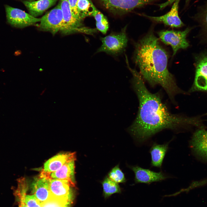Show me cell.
I'll list each match as a JSON object with an SVG mask.
<instances>
[{
    "label": "cell",
    "instance_id": "obj_1",
    "mask_svg": "<svg viewBox=\"0 0 207 207\" xmlns=\"http://www.w3.org/2000/svg\"><path fill=\"white\" fill-rule=\"evenodd\" d=\"M132 83L137 96L139 107L137 116L129 128V132L138 141L143 142L166 129H177L187 124H195V120L170 113L159 94L147 89L139 72L130 67Z\"/></svg>",
    "mask_w": 207,
    "mask_h": 207
},
{
    "label": "cell",
    "instance_id": "obj_2",
    "mask_svg": "<svg viewBox=\"0 0 207 207\" xmlns=\"http://www.w3.org/2000/svg\"><path fill=\"white\" fill-rule=\"evenodd\" d=\"M133 60L143 79L150 85H160L170 98L181 92L167 68L168 55L152 31L135 44Z\"/></svg>",
    "mask_w": 207,
    "mask_h": 207
},
{
    "label": "cell",
    "instance_id": "obj_3",
    "mask_svg": "<svg viewBox=\"0 0 207 207\" xmlns=\"http://www.w3.org/2000/svg\"><path fill=\"white\" fill-rule=\"evenodd\" d=\"M63 14L64 24L60 31L64 35L76 33H81L93 35L96 32L95 28L86 27L82 22L76 18L71 12L68 0H60Z\"/></svg>",
    "mask_w": 207,
    "mask_h": 207
},
{
    "label": "cell",
    "instance_id": "obj_4",
    "mask_svg": "<svg viewBox=\"0 0 207 207\" xmlns=\"http://www.w3.org/2000/svg\"><path fill=\"white\" fill-rule=\"evenodd\" d=\"M125 26L118 32H113L103 37H101L102 44L97 53L104 52L116 55L122 53L127 45L128 39Z\"/></svg>",
    "mask_w": 207,
    "mask_h": 207
},
{
    "label": "cell",
    "instance_id": "obj_5",
    "mask_svg": "<svg viewBox=\"0 0 207 207\" xmlns=\"http://www.w3.org/2000/svg\"><path fill=\"white\" fill-rule=\"evenodd\" d=\"M157 0H100L104 7L110 12L118 14L129 12Z\"/></svg>",
    "mask_w": 207,
    "mask_h": 207
},
{
    "label": "cell",
    "instance_id": "obj_6",
    "mask_svg": "<svg viewBox=\"0 0 207 207\" xmlns=\"http://www.w3.org/2000/svg\"><path fill=\"white\" fill-rule=\"evenodd\" d=\"M40 22L39 28L41 30L50 32L53 35L60 31L64 20L60 1L55 7L41 17Z\"/></svg>",
    "mask_w": 207,
    "mask_h": 207
},
{
    "label": "cell",
    "instance_id": "obj_7",
    "mask_svg": "<svg viewBox=\"0 0 207 207\" xmlns=\"http://www.w3.org/2000/svg\"><path fill=\"white\" fill-rule=\"evenodd\" d=\"M190 29L187 28L183 31L162 30L158 32L161 40L164 44L172 47L175 55L180 49H184L189 46L186 39V36Z\"/></svg>",
    "mask_w": 207,
    "mask_h": 207
},
{
    "label": "cell",
    "instance_id": "obj_8",
    "mask_svg": "<svg viewBox=\"0 0 207 207\" xmlns=\"http://www.w3.org/2000/svg\"><path fill=\"white\" fill-rule=\"evenodd\" d=\"M7 18L8 23L18 28H24L40 22L41 18L33 16L18 8L8 5L5 6Z\"/></svg>",
    "mask_w": 207,
    "mask_h": 207
},
{
    "label": "cell",
    "instance_id": "obj_9",
    "mask_svg": "<svg viewBox=\"0 0 207 207\" xmlns=\"http://www.w3.org/2000/svg\"><path fill=\"white\" fill-rule=\"evenodd\" d=\"M129 167L134 173V181L136 183L150 184L154 182L161 181L168 178L161 171L155 172L137 166H129Z\"/></svg>",
    "mask_w": 207,
    "mask_h": 207
},
{
    "label": "cell",
    "instance_id": "obj_10",
    "mask_svg": "<svg viewBox=\"0 0 207 207\" xmlns=\"http://www.w3.org/2000/svg\"><path fill=\"white\" fill-rule=\"evenodd\" d=\"M190 145L193 152L198 158L207 161V130L201 129L196 131Z\"/></svg>",
    "mask_w": 207,
    "mask_h": 207
},
{
    "label": "cell",
    "instance_id": "obj_11",
    "mask_svg": "<svg viewBox=\"0 0 207 207\" xmlns=\"http://www.w3.org/2000/svg\"><path fill=\"white\" fill-rule=\"evenodd\" d=\"M180 0H176L170 10L165 14L159 16H152L143 14L141 15L156 22L163 23L172 27H181L184 24L180 19L178 14L179 4Z\"/></svg>",
    "mask_w": 207,
    "mask_h": 207
},
{
    "label": "cell",
    "instance_id": "obj_12",
    "mask_svg": "<svg viewBox=\"0 0 207 207\" xmlns=\"http://www.w3.org/2000/svg\"><path fill=\"white\" fill-rule=\"evenodd\" d=\"M75 184L66 180L49 178L51 196L58 198H72L71 188Z\"/></svg>",
    "mask_w": 207,
    "mask_h": 207
},
{
    "label": "cell",
    "instance_id": "obj_13",
    "mask_svg": "<svg viewBox=\"0 0 207 207\" xmlns=\"http://www.w3.org/2000/svg\"><path fill=\"white\" fill-rule=\"evenodd\" d=\"M193 87V90L207 91V55L197 62Z\"/></svg>",
    "mask_w": 207,
    "mask_h": 207
},
{
    "label": "cell",
    "instance_id": "obj_14",
    "mask_svg": "<svg viewBox=\"0 0 207 207\" xmlns=\"http://www.w3.org/2000/svg\"><path fill=\"white\" fill-rule=\"evenodd\" d=\"M31 186L33 194L42 204L51 197L49 178L40 174L34 178Z\"/></svg>",
    "mask_w": 207,
    "mask_h": 207
},
{
    "label": "cell",
    "instance_id": "obj_15",
    "mask_svg": "<svg viewBox=\"0 0 207 207\" xmlns=\"http://www.w3.org/2000/svg\"><path fill=\"white\" fill-rule=\"evenodd\" d=\"M76 159L75 152H64L51 157L44 163L42 171L47 174L54 172L68 162Z\"/></svg>",
    "mask_w": 207,
    "mask_h": 207
},
{
    "label": "cell",
    "instance_id": "obj_16",
    "mask_svg": "<svg viewBox=\"0 0 207 207\" xmlns=\"http://www.w3.org/2000/svg\"><path fill=\"white\" fill-rule=\"evenodd\" d=\"M70 160L57 170L49 174L41 171V174L49 179L66 180L75 184V161Z\"/></svg>",
    "mask_w": 207,
    "mask_h": 207
},
{
    "label": "cell",
    "instance_id": "obj_17",
    "mask_svg": "<svg viewBox=\"0 0 207 207\" xmlns=\"http://www.w3.org/2000/svg\"><path fill=\"white\" fill-rule=\"evenodd\" d=\"M57 0H38L32 1H23L22 2L27 9L29 14L37 18L53 5Z\"/></svg>",
    "mask_w": 207,
    "mask_h": 207
},
{
    "label": "cell",
    "instance_id": "obj_18",
    "mask_svg": "<svg viewBox=\"0 0 207 207\" xmlns=\"http://www.w3.org/2000/svg\"><path fill=\"white\" fill-rule=\"evenodd\" d=\"M170 142L163 144L154 143L150 149L151 165L152 166L161 167L163 160L168 151Z\"/></svg>",
    "mask_w": 207,
    "mask_h": 207
},
{
    "label": "cell",
    "instance_id": "obj_19",
    "mask_svg": "<svg viewBox=\"0 0 207 207\" xmlns=\"http://www.w3.org/2000/svg\"><path fill=\"white\" fill-rule=\"evenodd\" d=\"M101 183L103 188V195L105 199L114 194L121 192V189L118 183L107 176L104 178Z\"/></svg>",
    "mask_w": 207,
    "mask_h": 207
},
{
    "label": "cell",
    "instance_id": "obj_20",
    "mask_svg": "<svg viewBox=\"0 0 207 207\" xmlns=\"http://www.w3.org/2000/svg\"><path fill=\"white\" fill-rule=\"evenodd\" d=\"M92 16L96 21V29L102 33H106L109 27V23L106 17L99 11L95 6L94 7Z\"/></svg>",
    "mask_w": 207,
    "mask_h": 207
},
{
    "label": "cell",
    "instance_id": "obj_21",
    "mask_svg": "<svg viewBox=\"0 0 207 207\" xmlns=\"http://www.w3.org/2000/svg\"><path fill=\"white\" fill-rule=\"evenodd\" d=\"M95 6L91 0H79L77 4L78 12L83 19L88 16H92Z\"/></svg>",
    "mask_w": 207,
    "mask_h": 207
},
{
    "label": "cell",
    "instance_id": "obj_22",
    "mask_svg": "<svg viewBox=\"0 0 207 207\" xmlns=\"http://www.w3.org/2000/svg\"><path fill=\"white\" fill-rule=\"evenodd\" d=\"M72 198L51 197L42 204V207H70Z\"/></svg>",
    "mask_w": 207,
    "mask_h": 207
},
{
    "label": "cell",
    "instance_id": "obj_23",
    "mask_svg": "<svg viewBox=\"0 0 207 207\" xmlns=\"http://www.w3.org/2000/svg\"><path fill=\"white\" fill-rule=\"evenodd\" d=\"M110 179L119 183H124L126 181L124 174L118 164L113 167L108 174V176Z\"/></svg>",
    "mask_w": 207,
    "mask_h": 207
},
{
    "label": "cell",
    "instance_id": "obj_24",
    "mask_svg": "<svg viewBox=\"0 0 207 207\" xmlns=\"http://www.w3.org/2000/svg\"><path fill=\"white\" fill-rule=\"evenodd\" d=\"M27 189L25 181H22L19 182L17 191L19 198V207H27L25 202Z\"/></svg>",
    "mask_w": 207,
    "mask_h": 207
},
{
    "label": "cell",
    "instance_id": "obj_25",
    "mask_svg": "<svg viewBox=\"0 0 207 207\" xmlns=\"http://www.w3.org/2000/svg\"><path fill=\"white\" fill-rule=\"evenodd\" d=\"M25 203L27 207H42V204L33 195H26Z\"/></svg>",
    "mask_w": 207,
    "mask_h": 207
},
{
    "label": "cell",
    "instance_id": "obj_26",
    "mask_svg": "<svg viewBox=\"0 0 207 207\" xmlns=\"http://www.w3.org/2000/svg\"><path fill=\"white\" fill-rule=\"evenodd\" d=\"M202 24L207 28V3L202 6L197 14Z\"/></svg>",
    "mask_w": 207,
    "mask_h": 207
},
{
    "label": "cell",
    "instance_id": "obj_27",
    "mask_svg": "<svg viewBox=\"0 0 207 207\" xmlns=\"http://www.w3.org/2000/svg\"><path fill=\"white\" fill-rule=\"evenodd\" d=\"M79 0H68L71 12L73 15L78 20L83 22L84 19L79 15L77 8V4Z\"/></svg>",
    "mask_w": 207,
    "mask_h": 207
},
{
    "label": "cell",
    "instance_id": "obj_28",
    "mask_svg": "<svg viewBox=\"0 0 207 207\" xmlns=\"http://www.w3.org/2000/svg\"><path fill=\"white\" fill-rule=\"evenodd\" d=\"M190 0H185L186 4H187L188 3Z\"/></svg>",
    "mask_w": 207,
    "mask_h": 207
},
{
    "label": "cell",
    "instance_id": "obj_29",
    "mask_svg": "<svg viewBox=\"0 0 207 207\" xmlns=\"http://www.w3.org/2000/svg\"><path fill=\"white\" fill-rule=\"evenodd\" d=\"M35 0H24V1H34Z\"/></svg>",
    "mask_w": 207,
    "mask_h": 207
}]
</instances>
